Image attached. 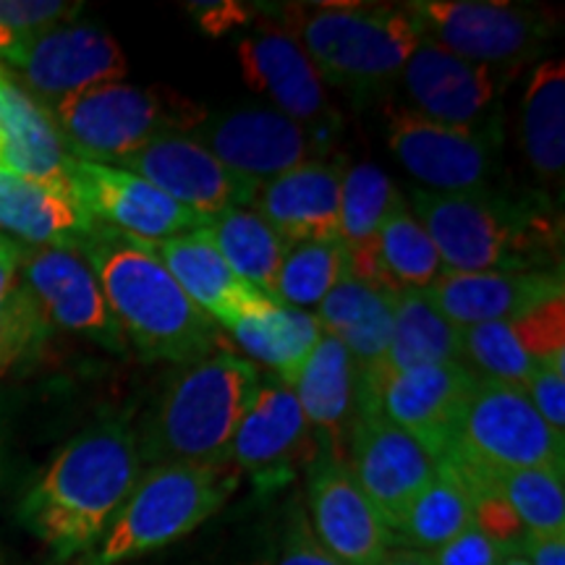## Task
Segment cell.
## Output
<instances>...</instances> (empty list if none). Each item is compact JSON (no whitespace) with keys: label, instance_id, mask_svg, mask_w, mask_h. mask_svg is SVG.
<instances>
[{"label":"cell","instance_id":"obj_1","mask_svg":"<svg viewBox=\"0 0 565 565\" xmlns=\"http://www.w3.org/2000/svg\"><path fill=\"white\" fill-rule=\"evenodd\" d=\"M141 475L137 437L97 424L61 448L21 500L19 515L58 561L87 555L121 511Z\"/></svg>","mask_w":565,"mask_h":565},{"label":"cell","instance_id":"obj_2","mask_svg":"<svg viewBox=\"0 0 565 565\" xmlns=\"http://www.w3.org/2000/svg\"><path fill=\"white\" fill-rule=\"evenodd\" d=\"M74 249L95 270L118 328L141 356L183 366L210 356L215 322L189 301L150 244L92 223Z\"/></svg>","mask_w":565,"mask_h":565},{"label":"cell","instance_id":"obj_3","mask_svg":"<svg viewBox=\"0 0 565 565\" xmlns=\"http://www.w3.org/2000/svg\"><path fill=\"white\" fill-rule=\"evenodd\" d=\"M412 204L448 273H532L561 246V223L532 196L416 189Z\"/></svg>","mask_w":565,"mask_h":565},{"label":"cell","instance_id":"obj_4","mask_svg":"<svg viewBox=\"0 0 565 565\" xmlns=\"http://www.w3.org/2000/svg\"><path fill=\"white\" fill-rule=\"evenodd\" d=\"M259 380L257 366L231 351L183 366L137 443L141 463H228L231 440Z\"/></svg>","mask_w":565,"mask_h":565},{"label":"cell","instance_id":"obj_5","mask_svg":"<svg viewBox=\"0 0 565 565\" xmlns=\"http://www.w3.org/2000/svg\"><path fill=\"white\" fill-rule=\"evenodd\" d=\"M291 38L335 87L366 95L404 74L422 42V26L406 6L324 3L291 11Z\"/></svg>","mask_w":565,"mask_h":565},{"label":"cell","instance_id":"obj_6","mask_svg":"<svg viewBox=\"0 0 565 565\" xmlns=\"http://www.w3.org/2000/svg\"><path fill=\"white\" fill-rule=\"evenodd\" d=\"M236 484L231 463L150 466L82 565H121L171 545L223 508Z\"/></svg>","mask_w":565,"mask_h":565},{"label":"cell","instance_id":"obj_7","mask_svg":"<svg viewBox=\"0 0 565 565\" xmlns=\"http://www.w3.org/2000/svg\"><path fill=\"white\" fill-rule=\"evenodd\" d=\"M53 124L71 158L116 166L168 134H192L207 110L168 87L97 84L53 105Z\"/></svg>","mask_w":565,"mask_h":565},{"label":"cell","instance_id":"obj_8","mask_svg":"<svg viewBox=\"0 0 565 565\" xmlns=\"http://www.w3.org/2000/svg\"><path fill=\"white\" fill-rule=\"evenodd\" d=\"M450 448L494 471L547 469L563 475L565 469L563 433L542 419L521 387L479 372Z\"/></svg>","mask_w":565,"mask_h":565},{"label":"cell","instance_id":"obj_9","mask_svg":"<svg viewBox=\"0 0 565 565\" xmlns=\"http://www.w3.org/2000/svg\"><path fill=\"white\" fill-rule=\"evenodd\" d=\"M406 9L422 34L448 53L494 68H521L550 38L545 19L532 9L494 0H414Z\"/></svg>","mask_w":565,"mask_h":565},{"label":"cell","instance_id":"obj_10","mask_svg":"<svg viewBox=\"0 0 565 565\" xmlns=\"http://www.w3.org/2000/svg\"><path fill=\"white\" fill-rule=\"evenodd\" d=\"M492 129L433 121L404 105L387 108V147L395 160L437 194L484 192L494 168Z\"/></svg>","mask_w":565,"mask_h":565},{"label":"cell","instance_id":"obj_11","mask_svg":"<svg viewBox=\"0 0 565 565\" xmlns=\"http://www.w3.org/2000/svg\"><path fill=\"white\" fill-rule=\"evenodd\" d=\"M68 183L71 194L92 223H100L141 244H162L181 233L207 228L210 223V217L173 202L141 175L116 166L71 158Z\"/></svg>","mask_w":565,"mask_h":565},{"label":"cell","instance_id":"obj_12","mask_svg":"<svg viewBox=\"0 0 565 565\" xmlns=\"http://www.w3.org/2000/svg\"><path fill=\"white\" fill-rule=\"evenodd\" d=\"M349 469L391 532L437 477V461L380 408H359L349 429Z\"/></svg>","mask_w":565,"mask_h":565},{"label":"cell","instance_id":"obj_13","mask_svg":"<svg viewBox=\"0 0 565 565\" xmlns=\"http://www.w3.org/2000/svg\"><path fill=\"white\" fill-rule=\"evenodd\" d=\"M192 134L196 145L254 183L278 179L307 160H320L330 145L320 134L270 108L207 113Z\"/></svg>","mask_w":565,"mask_h":565},{"label":"cell","instance_id":"obj_14","mask_svg":"<svg viewBox=\"0 0 565 565\" xmlns=\"http://www.w3.org/2000/svg\"><path fill=\"white\" fill-rule=\"evenodd\" d=\"M24 288L47 320L71 333L124 353L126 335L113 317L97 275L74 246H30L21 249Z\"/></svg>","mask_w":565,"mask_h":565},{"label":"cell","instance_id":"obj_15","mask_svg":"<svg viewBox=\"0 0 565 565\" xmlns=\"http://www.w3.org/2000/svg\"><path fill=\"white\" fill-rule=\"evenodd\" d=\"M519 68H494L448 53L437 42L422 38L408 58L401 82L422 116L433 121L490 129L492 108L498 105L511 76Z\"/></svg>","mask_w":565,"mask_h":565},{"label":"cell","instance_id":"obj_16","mask_svg":"<svg viewBox=\"0 0 565 565\" xmlns=\"http://www.w3.org/2000/svg\"><path fill=\"white\" fill-rule=\"evenodd\" d=\"M312 427L291 385L259 380L228 448V463L252 477L259 490L286 484L312 450Z\"/></svg>","mask_w":565,"mask_h":565},{"label":"cell","instance_id":"obj_17","mask_svg":"<svg viewBox=\"0 0 565 565\" xmlns=\"http://www.w3.org/2000/svg\"><path fill=\"white\" fill-rule=\"evenodd\" d=\"M116 168L141 175L173 202L204 217L252 204L259 186L246 175L231 171L215 154L183 134H168L150 141L129 158L118 160Z\"/></svg>","mask_w":565,"mask_h":565},{"label":"cell","instance_id":"obj_18","mask_svg":"<svg viewBox=\"0 0 565 565\" xmlns=\"http://www.w3.org/2000/svg\"><path fill=\"white\" fill-rule=\"evenodd\" d=\"M21 71L38 103L58 105L97 84L121 82L129 71L124 47L92 24H58L9 61Z\"/></svg>","mask_w":565,"mask_h":565},{"label":"cell","instance_id":"obj_19","mask_svg":"<svg viewBox=\"0 0 565 565\" xmlns=\"http://www.w3.org/2000/svg\"><path fill=\"white\" fill-rule=\"evenodd\" d=\"M309 526L345 565H380L393 532L353 479L345 458L320 454L309 469Z\"/></svg>","mask_w":565,"mask_h":565},{"label":"cell","instance_id":"obj_20","mask_svg":"<svg viewBox=\"0 0 565 565\" xmlns=\"http://www.w3.org/2000/svg\"><path fill=\"white\" fill-rule=\"evenodd\" d=\"M244 82L278 105L282 116L333 141L341 124L324 92L320 71L291 34L278 26H259L238 42Z\"/></svg>","mask_w":565,"mask_h":565},{"label":"cell","instance_id":"obj_21","mask_svg":"<svg viewBox=\"0 0 565 565\" xmlns=\"http://www.w3.org/2000/svg\"><path fill=\"white\" fill-rule=\"evenodd\" d=\"M475 383L477 372L469 364L416 366L385 380L377 391V406L437 461L456 443Z\"/></svg>","mask_w":565,"mask_h":565},{"label":"cell","instance_id":"obj_22","mask_svg":"<svg viewBox=\"0 0 565 565\" xmlns=\"http://www.w3.org/2000/svg\"><path fill=\"white\" fill-rule=\"evenodd\" d=\"M437 312L458 328L487 322H515L545 303L565 299L563 273H448L424 291Z\"/></svg>","mask_w":565,"mask_h":565},{"label":"cell","instance_id":"obj_23","mask_svg":"<svg viewBox=\"0 0 565 565\" xmlns=\"http://www.w3.org/2000/svg\"><path fill=\"white\" fill-rule=\"evenodd\" d=\"M152 249L179 282L181 291L189 296V301L200 307L212 322H221L223 328L231 330L233 324L263 315L275 303H280L249 286L242 275H236L223 254L217 252L207 228L181 233V236L154 244Z\"/></svg>","mask_w":565,"mask_h":565},{"label":"cell","instance_id":"obj_24","mask_svg":"<svg viewBox=\"0 0 565 565\" xmlns=\"http://www.w3.org/2000/svg\"><path fill=\"white\" fill-rule=\"evenodd\" d=\"M345 168L341 162L307 160L278 179L259 183L252 210L288 246L338 238V204Z\"/></svg>","mask_w":565,"mask_h":565},{"label":"cell","instance_id":"obj_25","mask_svg":"<svg viewBox=\"0 0 565 565\" xmlns=\"http://www.w3.org/2000/svg\"><path fill=\"white\" fill-rule=\"evenodd\" d=\"M433 364H466L461 328L437 312L424 291H406L395 299L393 338L383 364L370 374H359L356 412L380 408L377 391L393 374Z\"/></svg>","mask_w":565,"mask_h":565},{"label":"cell","instance_id":"obj_26","mask_svg":"<svg viewBox=\"0 0 565 565\" xmlns=\"http://www.w3.org/2000/svg\"><path fill=\"white\" fill-rule=\"evenodd\" d=\"M0 160L6 171L68 189V160L61 134L45 105L26 95L0 71Z\"/></svg>","mask_w":565,"mask_h":565},{"label":"cell","instance_id":"obj_27","mask_svg":"<svg viewBox=\"0 0 565 565\" xmlns=\"http://www.w3.org/2000/svg\"><path fill=\"white\" fill-rule=\"evenodd\" d=\"M445 273L433 238L414 212L401 207L372 242L349 249V278L393 294L427 291Z\"/></svg>","mask_w":565,"mask_h":565},{"label":"cell","instance_id":"obj_28","mask_svg":"<svg viewBox=\"0 0 565 565\" xmlns=\"http://www.w3.org/2000/svg\"><path fill=\"white\" fill-rule=\"evenodd\" d=\"M356 385L359 372L351 353L333 335L322 333L315 353L291 385L312 435L328 445L322 454L343 458L338 448H343V435L356 416Z\"/></svg>","mask_w":565,"mask_h":565},{"label":"cell","instance_id":"obj_29","mask_svg":"<svg viewBox=\"0 0 565 565\" xmlns=\"http://www.w3.org/2000/svg\"><path fill=\"white\" fill-rule=\"evenodd\" d=\"M395 299L398 294L345 278L317 307L315 317L322 333L345 345L359 374H370L383 364L393 338Z\"/></svg>","mask_w":565,"mask_h":565},{"label":"cell","instance_id":"obj_30","mask_svg":"<svg viewBox=\"0 0 565 565\" xmlns=\"http://www.w3.org/2000/svg\"><path fill=\"white\" fill-rule=\"evenodd\" d=\"M0 228L30 246H76L92 221L68 189L0 168Z\"/></svg>","mask_w":565,"mask_h":565},{"label":"cell","instance_id":"obj_31","mask_svg":"<svg viewBox=\"0 0 565 565\" xmlns=\"http://www.w3.org/2000/svg\"><path fill=\"white\" fill-rule=\"evenodd\" d=\"M521 141L529 166L547 183L563 181L565 168V63L534 66L521 103Z\"/></svg>","mask_w":565,"mask_h":565},{"label":"cell","instance_id":"obj_32","mask_svg":"<svg viewBox=\"0 0 565 565\" xmlns=\"http://www.w3.org/2000/svg\"><path fill=\"white\" fill-rule=\"evenodd\" d=\"M231 333L249 356L270 366L280 383L294 385L320 343L322 328L312 312L275 303L267 312L233 324Z\"/></svg>","mask_w":565,"mask_h":565},{"label":"cell","instance_id":"obj_33","mask_svg":"<svg viewBox=\"0 0 565 565\" xmlns=\"http://www.w3.org/2000/svg\"><path fill=\"white\" fill-rule=\"evenodd\" d=\"M207 233L236 275L275 299V282L291 246L254 210L236 207L210 217ZM278 301V299H275Z\"/></svg>","mask_w":565,"mask_h":565},{"label":"cell","instance_id":"obj_34","mask_svg":"<svg viewBox=\"0 0 565 565\" xmlns=\"http://www.w3.org/2000/svg\"><path fill=\"white\" fill-rule=\"evenodd\" d=\"M471 526L475 511L469 494L445 466L437 463V477L408 508L404 521L393 532V542H401L406 550L435 553Z\"/></svg>","mask_w":565,"mask_h":565},{"label":"cell","instance_id":"obj_35","mask_svg":"<svg viewBox=\"0 0 565 565\" xmlns=\"http://www.w3.org/2000/svg\"><path fill=\"white\" fill-rule=\"evenodd\" d=\"M406 200L395 183L372 162H362L343 171L341 204H338V238L345 249H356L377 236Z\"/></svg>","mask_w":565,"mask_h":565},{"label":"cell","instance_id":"obj_36","mask_svg":"<svg viewBox=\"0 0 565 565\" xmlns=\"http://www.w3.org/2000/svg\"><path fill=\"white\" fill-rule=\"evenodd\" d=\"M345 278H349V249L341 238L294 244L280 265L275 299L286 307L309 312L320 307Z\"/></svg>","mask_w":565,"mask_h":565},{"label":"cell","instance_id":"obj_37","mask_svg":"<svg viewBox=\"0 0 565 565\" xmlns=\"http://www.w3.org/2000/svg\"><path fill=\"white\" fill-rule=\"evenodd\" d=\"M498 490L526 534H565L563 475L547 469L494 471Z\"/></svg>","mask_w":565,"mask_h":565},{"label":"cell","instance_id":"obj_38","mask_svg":"<svg viewBox=\"0 0 565 565\" xmlns=\"http://www.w3.org/2000/svg\"><path fill=\"white\" fill-rule=\"evenodd\" d=\"M463 356L475 362L479 374L498 380V383L515 385L524 391L540 362L529 356V351L519 343L511 322H487L461 328Z\"/></svg>","mask_w":565,"mask_h":565},{"label":"cell","instance_id":"obj_39","mask_svg":"<svg viewBox=\"0 0 565 565\" xmlns=\"http://www.w3.org/2000/svg\"><path fill=\"white\" fill-rule=\"evenodd\" d=\"M79 9L82 3L63 0H0V58L11 61L40 34L68 24Z\"/></svg>","mask_w":565,"mask_h":565},{"label":"cell","instance_id":"obj_40","mask_svg":"<svg viewBox=\"0 0 565 565\" xmlns=\"http://www.w3.org/2000/svg\"><path fill=\"white\" fill-rule=\"evenodd\" d=\"M511 328L529 356L540 364L565 366V299L534 309L511 322Z\"/></svg>","mask_w":565,"mask_h":565},{"label":"cell","instance_id":"obj_41","mask_svg":"<svg viewBox=\"0 0 565 565\" xmlns=\"http://www.w3.org/2000/svg\"><path fill=\"white\" fill-rule=\"evenodd\" d=\"M508 555H513L511 550L498 545L484 532H479L477 526L466 529L456 540H450L448 545L429 553L433 565H500Z\"/></svg>","mask_w":565,"mask_h":565},{"label":"cell","instance_id":"obj_42","mask_svg":"<svg viewBox=\"0 0 565 565\" xmlns=\"http://www.w3.org/2000/svg\"><path fill=\"white\" fill-rule=\"evenodd\" d=\"M524 393L550 427L565 429V366L540 364L529 380Z\"/></svg>","mask_w":565,"mask_h":565},{"label":"cell","instance_id":"obj_43","mask_svg":"<svg viewBox=\"0 0 565 565\" xmlns=\"http://www.w3.org/2000/svg\"><path fill=\"white\" fill-rule=\"evenodd\" d=\"M273 565H345L317 540L307 515L296 513Z\"/></svg>","mask_w":565,"mask_h":565},{"label":"cell","instance_id":"obj_44","mask_svg":"<svg viewBox=\"0 0 565 565\" xmlns=\"http://www.w3.org/2000/svg\"><path fill=\"white\" fill-rule=\"evenodd\" d=\"M192 17L200 21V26L207 34H228L231 30H238L249 21L252 11L242 3H192Z\"/></svg>","mask_w":565,"mask_h":565},{"label":"cell","instance_id":"obj_45","mask_svg":"<svg viewBox=\"0 0 565 565\" xmlns=\"http://www.w3.org/2000/svg\"><path fill=\"white\" fill-rule=\"evenodd\" d=\"M521 553L532 565H565V534H526Z\"/></svg>","mask_w":565,"mask_h":565},{"label":"cell","instance_id":"obj_46","mask_svg":"<svg viewBox=\"0 0 565 565\" xmlns=\"http://www.w3.org/2000/svg\"><path fill=\"white\" fill-rule=\"evenodd\" d=\"M21 249H24V246L0 233V307H3V301L9 299L13 288H17V275L21 267Z\"/></svg>","mask_w":565,"mask_h":565},{"label":"cell","instance_id":"obj_47","mask_svg":"<svg viewBox=\"0 0 565 565\" xmlns=\"http://www.w3.org/2000/svg\"><path fill=\"white\" fill-rule=\"evenodd\" d=\"M380 565H433V557L429 553H419V550H395V553H387Z\"/></svg>","mask_w":565,"mask_h":565},{"label":"cell","instance_id":"obj_48","mask_svg":"<svg viewBox=\"0 0 565 565\" xmlns=\"http://www.w3.org/2000/svg\"><path fill=\"white\" fill-rule=\"evenodd\" d=\"M500 565H532V563H529V557L524 553H513V555H508Z\"/></svg>","mask_w":565,"mask_h":565},{"label":"cell","instance_id":"obj_49","mask_svg":"<svg viewBox=\"0 0 565 565\" xmlns=\"http://www.w3.org/2000/svg\"><path fill=\"white\" fill-rule=\"evenodd\" d=\"M0 366H3V307H0Z\"/></svg>","mask_w":565,"mask_h":565},{"label":"cell","instance_id":"obj_50","mask_svg":"<svg viewBox=\"0 0 565 565\" xmlns=\"http://www.w3.org/2000/svg\"><path fill=\"white\" fill-rule=\"evenodd\" d=\"M0 168H3V160H0Z\"/></svg>","mask_w":565,"mask_h":565}]
</instances>
